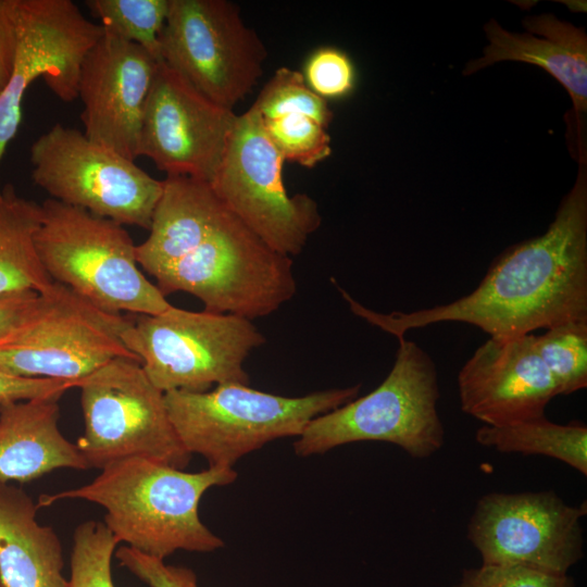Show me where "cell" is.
Wrapping results in <instances>:
<instances>
[{
	"label": "cell",
	"instance_id": "44dd1931",
	"mask_svg": "<svg viewBox=\"0 0 587 587\" xmlns=\"http://www.w3.org/2000/svg\"><path fill=\"white\" fill-rule=\"evenodd\" d=\"M22 488L0 483V575L5 587H67L58 534Z\"/></svg>",
	"mask_w": 587,
	"mask_h": 587
},
{
	"label": "cell",
	"instance_id": "d4e9b609",
	"mask_svg": "<svg viewBox=\"0 0 587 587\" xmlns=\"http://www.w3.org/2000/svg\"><path fill=\"white\" fill-rule=\"evenodd\" d=\"M535 346L553 379L557 395H570L587 387V320L547 328L535 336Z\"/></svg>",
	"mask_w": 587,
	"mask_h": 587
},
{
	"label": "cell",
	"instance_id": "cb8c5ba5",
	"mask_svg": "<svg viewBox=\"0 0 587 587\" xmlns=\"http://www.w3.org/2000/svg\"><path fill=\"white\" fill-rule=\"evenodd\" d=\"M171 0H86L89 13L100 26L140 46L162 62L160 37Z\"/></svg>",
	"mask_w": 587,
	"mask_h": 587
},
{
	"label": "cell",
	"instance_id": "d6a6232c",
	"mask_svg": "<svg viewBox=\"0 0 587 587\" xmlns=\"http://www.w3.org/2000/svg\"><path fill=\"white\" fill-rule=\"evenodd\" d=\"M18 0H0V92L13 70L17 47Z\"/></svg>",
	"mask_w": 587,
	"mask_h": 587
},
{
	"label": "cell",
	"instance_id": "ba28073f",
	"mask_svg": "<svg viewBox=\"0 0 587 587\" xmlns=\"http://www.w3.org/2000/svg\"><path fill=\"white\" fill-rule=\"evenodd\" d=\"M84 433L75 444L89 469L143 458L180 470L191 453L170 420L164 392L140 361L117 358L77 382Z\"/></svg>",
	"mask_w": 587,
	"mask_h": 587
},
{
	"label": "cell",
	"instance_id": "f1b7e54d",
	"mask_svg": "<svg viewBox=\"0 0 587 587\" xmlns=\"http://www.w3.org/2000/svg\"><path fill=\"white\" fill-rule=\"evenodd\" d=\"M309 88L323 99L342 98L355 83V71L349 57L334 47L313 51L302 73Z\"/></svg>",
	"mask_w": 587,
	"mask_h": 587
},
{
	"label": "cell",
	"instance_id": "d6986e66",
	"mask_svg": "<svg viewBox=\"0 0 587 587\" xmlns=\"http://www.w3.org/2000/svg\"><path fill=\"white\" fill-rule=\"evenodd\" d=\"M229 215L210 183L166 176L149 236L136 245L138 265L154 277L204 242Z\"/></svg>",
	"mask_w": 587,
	"mask_h": 587
},
{
	"label": "cell",
	"instance_id": "5b68a950",
	"mask_svg": "<svg viewBox=\"0 0 587 587\" xmlns=\"http://www.w3.org/2000/svg\"><path fill=\"white\" fill-rule=\"evenodd\" d=\"M41 209L35 243L53 282L111 313L152 315L172 305L139 268L123 225L51 198Z\"/></svg>",
	"mask_w": 587,
	"mask_h": 587
},
{
	"label": "cell",
	"instance_id": "2e32d148",
	"mask_svg": "<svg viewBox=\"0 0 587 587\" xmlns=\"http://www.w3.org/2000/svg\"><path fill=\"white\" fill-rule=\"evenodd\" d=\"M158 62L138 45L104 30L79 70L84 134L135 161L141 123Z\"/></svg>",
	"mask_w": 587,
	"mask_h": 587
},
{
	"label": "cell",
	"instance_id": "6da1fadb",
	"mask_svg": "<svg viewBox=\"0 0 587 587\" xmlns=\"http://www.w3.org/2000/svg\"><path fill=\"white\" fill-rule=\"evenodd\" d=\"M350 311L398 340L442 322L474 325L495 338L587 320V172L579 160L574 186L540 236L514 245L490 264L478 286L446 304L380 313L338 287Z\"/></svg>",
	"mask_w": 587,
	"mask_h": 587
},
{
	"label": "cell",
	"instance_id": "7402d4cb",
	"mask_svg": "<svg viewBox=\"0 0 587 587\" xmlns=\"http://www.w3.org/2000/svg\"><path fill=\"white\" fill-rule=\"evenodd\" d=\"M41 218V204L20 196L10 184L0 188V296L42 292L53 283L35 243Z\"/></svg>",
	"mask_w": 587,
	"mask_h": 587
},
{
	"label": "cell",
	"instance_id": "9c48e42d",
	"mask_svg": "<svg viewBox=\"0 0 587 587\" xmlns=\"http://www.w3.org/2000/svg\"><path fill=\"white\" fill-rule=\"evenodd\" d=\"M129 324L53 282L26 317L0 338V371L77 382L117 358L139 360L122 334Z\"/></svg>",
	"mask_w": 587,
	"mask_h": 587
},
{
	"label": "cell",
	"instance_id": "30bf717a",
	"mask_svg": "<svg viewBox=\"0 0 587 587\" xmlns=\"http://www.w3.org/2000/svg\"><path fill=\"white\" fill-rule=\"evenodd\" d=\"M32 179L49 198L150 229L163 180L76 128L54 124L30 146Z\"/></svg>",
	"mask_w": 587,
	"mask_h": 587
},
{
	"label": "cell",
	"instance_id": "7a4b0ae2",
	"mask_svg": "<svg viewBox=\"0 0 587 587\" xmlns=\"http://www.w3.org/2000/svg\"><path fill=\"white\" fill-rule=\"evenodd\" d=\"M237 478L233 467L209 466L190 473L143 458L104 466L89 484L42 495L38 508L80 499L105 510L104 525L116 541L164 560L177 550L211 552L224 546L199 516L205 491Z\"/></svg>",
	"mask_w": 587,
	"mask_h": 587
},
{
	"label": "cell",
	"instance_id": "603a6c76",
	"mask_svg": "<svg viewBox=\"0 0 587 587\" xmlns=\"http://www.w3.org/2000/svg\"><path fill=\"white\" fill-rule=\"evenodd\" d=\"M477 444L504 453L540 454L557 459L587 476V426L557 424L546 416L505 426H480Z\"/></svg>",
	"mask_w": 587,
	"mask_h": 587
},
{
	"label": "cell",
	"instance_id": "5bb4252c",
	"mask_svg": "<svg viewBox=\"0 0 587 587\" xmlns=\"http://www.w3.org/2000/svg\"><path fill=\"white\" fill-rule=\"evenodd\" d=\"M17 47L0 92V163L22 122L27 88L41 77L63 102L78 98L80 65L103 28L71 0H18Z\"/></svg>",
	"mask_w": 587,
	"mask_h": 587
},
{
	"label": "cell",
	"instance_id": "8fae6325",
	"mask_svg": "<svg viewBox=\"0 0 587 587\" xmlns=\"http://www.w3.org/2000/svg\"><path fill=\"white\" fill-rule=\"evenodd\" d=\"M284 160L251 105L237 115L222 161L210 185L224 207L272 249L299 254L322 224L316 201L288 195Z\"/></svg>",
	"mask_w": 587,
	"mask_h": 587
},
{
	"label": "cell",
	"instance_id": "83f0119b",
	"mask_svg": "<svg viewBox=\"0 0 587 587\" xmlns=\"http://www.w3.org/2000/svg\"><path fill=\"white\" fill-rule=\"evenodd\" d=\"M263 124L284 162L312 168L332 153L326 128L304 114L288 113L263 120Z\"/></svg>",
	"mask_w": 587,
	"mask_h": 587
},
{
	"label": "cell",
	"instance_id": "836d02e7",
	"mask_svg": "<svg viewBox=\"0 0 587 587\" xmlns=\"http://www.w3.org/2000/svg\"><path fill=\"white\" fill-rule=\"evenodd\" d=\"M38 295L35 291H20L0 296V338L26 317Z\"/></svg>",
	"mask_w": 587,
	"mask_h": 587
},
{
	"label": "cell",
	"instance_id": "52a82bcc",
	"mask_svg": "<svg viewBox=\"0 0 587 587\" xmlns=\"http://www.w3.org/2000/svg\"><path fill=\"white\" fill-rule=\"evenodd\" d=\"M292 266L291 257L272 249L230 213L211 237L154 279L164 297L190 294L205 311L252 321L296 295Z\"/></svg>",
	"mask_w": 587,
	"mask_h": 587
},
{
	"label": "cell",
	"instance_id": "4fadbf2b",
	"mask_svg": "<svg viewBox=\"0 0 587 587\" xmlns=\"http://www.w3.org/2000/svg\"><path fill=\"white\" fill-rule=\"evenodd\" d=\"M586 502L572 505L555 492H490L467 524V539L482 564L524 565L567 574L584 557Z\"/></svg>",
	"mask_w": 587,
	"mask_h": 587
},
{
	"label": "cell",
	"instance_id": "1f68e13d",
	"mask_svg": "<svg viewBox=\"0 0 587 587\" xmlns=\"http://www.w3.org/2000/svg\"><path fill=\"white\" fill-rule=\"evenodd\" d=\"M75 382L41 377H20L0 371V403L38 398H61Z\"/></svg>",
	"mask_w": 587,
	"mask_h": 587
},
{
	"label": "cell",
	"instance_id": "ffe728a7",
	"mask_svg": "<svg viewBox=\"0 0 587 587\" xmlns=\"http://www.w3.org/2000/svg\"><path fill=\"white\" fill-rule=\"evenodd\" d=\"M59 399L0 403V483H26L58 469H89L59 428Z\"/></svg>",
	"mask_w": 587,
	"mask_h": 587
},
{
	"label": "cell",
	"instance_id": "e575fe53",
	"mask_svg": "<svg viewBox=\"0 0 587 587\" xmlns=\"http://www.w3.org/2000/svg\"><path fill=\"white\" fill-rule=\"evenodd\" d=\"M0 587H5V585L3 584V580L1 578V575H0Z\"/></svg>",
	"mask_w": 587,
	"mask_h": 587
},
{
	"label": "cell",
	"instance_id": "4316f807",
	"mask_svg": "<svg viewBox=\"0 0 587 587\" xmlns=\"http://www.w3.org/2000/svg\"><path fill=\"white\" fill-rule=\"evenodd\" d=\"M117 544L104 523H80L73 534L67 587H115L111 560Z\"/></svg>",
	"mask_w": 587,
	"mask_h": 587
},
{
	"label": "cell",
	"instance_id": "7c38bea8",
	"mask_svg": "<svg viewBox=\"0 0 587 587\" xmlns=\"http://www.w3.org/2000/svg\"><path fill=\"white\" fill-rule=\"evenodd\" d=\"M160 43L162 62L228 110L252 91L267 57L227 0H171Z\"/></svg>",
	"mask_w": 587,
	"mask_h": 587
},
{
	"label": "cell",
	"instance_id": "277c9868",
	"mask_svg": "<svg viewBox=\"0 0 587 587\" xmlns=\"http://www.w3.org/2000/svg\"><path fill=\"white\" fill-rule=\"evenodd\" d=\"M435 362L416 342L399 339L394 365L370 394L313 419L294 444L296 454H321L359 441L396 445L426 459L445 444Z\"/></svg>",
	"mask_w": 587,
	"mask_h": 587
},
{
	"label": "cell",
	"instance_id": "ac0fdd59",
	"mask_svg": "<svg viewBox=\"0 0 587 587\" xmlns=\"http://www.w3.org/2000/svg\"><path fill=\"white\" fill-rule=\"evenodd\" d=\"M527 33L515 34L497 22L485 25L489 45L482 58L470 62L471 75L500 61H519L544 68L567 90L576 113L578 154L583 153L580 115L587 110V37L583 29L558 20L552 14L528 16L523 22Z\"/></svg>",
	"mask_w": 587,
	"mask_h": 587
},
{
	"label": "cell",
	"instance_id": "8992f818",
	"mask_svg": "<svg viewBox=\"0 0 587 587\" xmlns=\"http://www.w3.org/2000/svg\"><path fill=\"white\" fill-rule=\"evenodd\" d=\"M122 339L164 394L201 392L226 383L249 385L245 361L266 341L248 319L174 305L129 321Z\"/></svg>",
	"mask_w": 587,
	"mask_h": 587
},
{
	"label": "cell",
	"instance_id": "3957f363",
	"mask_svg": "<svg viewBox=\"0 0 587 587\" xmlns=\"http://www.w3.org/2000/svg\"><path fill=\"white\" fill-rule=\"evenodd\" d=\"M361 385L285 397L239 383L164 394L170 420L189 453L209 466L233 467L246 454L284 437H298L316 416L358 397Z\"/></svg>",
	"mask_w": 587,
	"mask_h": 587
},
{
	"label": "cell",
	"instance_id": "484cf974",
	"mask_svg": "<svg viewBox=\"0 0 587 587\" xmlns=\"http://www.w3.org/2000/svg\"><path fill=\"white\" fill-rule=\"evenodd\" d=\"M252 105L263 120L300 113L325 128L334 116L326 100L309 88L302 73L285 66L274 73Z\"/></svg>",
	"mask_w": 587,
	"mask_h": 587
},
{
	"label": "cell",
	"instance_id": "e0dca14e",
	"mask_svg": "<svg viewBox=\"0 0 587 587\" xmlns=\"http://www.w3.org/2000/svg\"><path fill=\"white\" fill-rule=\"evenodd\" d=\"M458 390L461 410L487 426L546 416L558 396L533 334L489 337L460 370Z\"/></svg>",
	"mask_w": 587,
	"mask_h": 587
},
{
	"label": "cell",
	"instance_id": "f546056e",
	"mask_svg": "<svg viewBox=\"0 0 587 587\" xmlns=\"http://www.w3.org/2000/svg\"><path fill=\"white\" fill-rule=\"evenodd\" d=\"M455 587H575L567 574L524 565H486L463 570Z\"/></svg>",
	"mask_w": 587,
	"mask_h": 587
},
{
	"label": "cell",
	"instance_id": "4dcf8cb0",
	"mask_svg": "<svg viewBox=\"0 0 587 587\" xmlns=\"http://www.w3.org/2000/svg\"><path fill=\"white\" fill-rule=\"evenodd\" d=\"M115 557L122 566L150 587H199L192 570L166 564L128 546L120 547Z\"/></svg>",
	"mask_w": 587,
	"mask_h": 587
},
{
	"label": "cell",
	"instance_id": "9a60e30c",
	"mask_svg": "<svg viewBox=\"0 0 587 587\" xmlns=\"http://www.w3.org/2000/svg\"><path fill=\"white\" fill-rule=\"evenodd\" d=\"M236 118L161 62L145 107L138 157L152 160L166 176L210 183Z\"/></svg>",
	"mask_w": 587,
	"mask_h": 587
}]
</instances>
